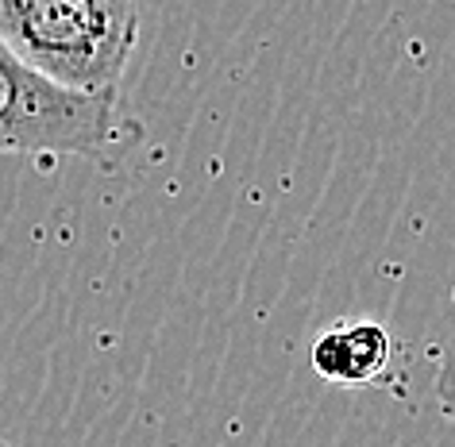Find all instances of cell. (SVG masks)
<instances>
[{
	"label": "cell",
	"instance_id": "obj_1",
	"mask_svg": "<svg viewBox=\"0 0 455 447\" xmlns=\"http://www.w3.org/2000/svg\"><path fill=\"white\" fill-rule=\"evenodd\" d=\"M0 39L77 93H116L140 39V0H0Z\"/></svg>",
	"mask_w": 455,
	"mask_h": 447
},
{
	"label": "cell",
	"instance_id": "obj_2",
	"mask_svg": "<svg viewBox=\"0 0 455 447\" xmlns=\"http://www.w3.org/2000/svg\"><path fill=\"white\" fill-rule=\"evenodd\" d=\"M140 140V124L124 116L120 93L66 89L0 39V155L20 158H108Z\"/></svg>",
	"mask_w": 455,
	"mask_h": 447
},
{
	"label": "cell",
	"instance_id": "obj_4",
	"mask_svg": "<svg viewBox=\"0 0 455 447\" xmlns=\"http://www.w3.org/2000/svg\"><path fill=\"white\" fill-rule=\"evenodd\" d=\"M0 447H12V443H8V440H4V435H0Z\"/></svg>",
	"mask_w": 455,
	"mask_h": 447
},
{
	"label": "cell",
	"instance_id": "obj_3",
	"mask_svg": "<svg viewBox=\"0 0 455 447\" xmlns=\"http://www.w3.org/2000/svg\"><path fill=\"white\" fill-rule=\"evenodd\" d=\"M309 359L328 386H379L394 363V336L379 320H344L313 339Z\"/></svg>",
	"mask_w": 455,
	"mask_h": 447
}]
</instances>
